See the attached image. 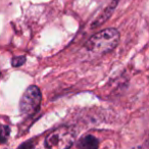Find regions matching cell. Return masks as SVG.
I'll return each instance as SVG.
<instances>
[{
  "label": "cell",
  "mask_w": 149,
  "mask_h": 149,
  "mask_svg": "<svg viewBox=\"0 0 149 149\" xmlns=\"http://www.w3.org/2000/svg\"><path fill=\"white\" fill-rule=\"evenodd\" d=\"M120 41V33L118 30L110 28L98 32L93 35L86 44V48L89 51L98 54L107 53L116 47Z\"/></svg>",
  "instance_id": "1"
},
{
  "label": "cell",
  "mask_w": 149,
  "mask_h": 149,
  "mask_svg": "<svg viewBox=\"0 0 149 149\" xmlns=\"http://www.w3.org/2000/svg\"><path fill=\"white\" fill-rule=\"evenodd\" d=\"M76 132L70 127H60L47 136L45 146L47 149H70L76 141Z\"/></svg>",
  "instance_id": "2"
},
{
  "label": "cell",
  "mask_w": 149,
  "mask_h": 149,
  "mask_svg": "<svg viewBox=\"0 0 149 149\" xmlns=\"http://www.w3.org/2000/svg\"><path fill=\"white\" fill-rule=\"evenodd\" d=\"M42 95L39 88L34 85L30 86L25 91L21 99V103H19L21 112L26 116L35 114L39 110Z\"/></svg>",
  "instance_id": "3"
},
{
  "label": "cell",
  "mask_w": 149,
  "mask_h": 149,
  "mask_svg": "<svg viewBox=\"0 0 149 149\" xmlns=\"http://www.w3.org/2000/svg\"><path fill=\"white\" fill-rule=\"evenodd\" d=\"M98 145L99 142L97 138L92 135H87L78 141L74 149H98Z\"/></svg>",
  "instance_id": "4"
},
{
  "label": "cell",
  "mask_w": 149,
  "mask_h": 149,
  "mask_svg": "<svg viewBox=\"0 0 149 149\" xmlns=\"http://www.w3.org/2000/svg\"><path fill=\"white\" fill-rule=\"evenodd\" d=\"M9 134H10L9 127L4 126V125H0V143L5 142L8 139Z\"/></svg>",
  "instance_id": "5"
},
{
  "label": "cell",
  "mask_w": 149,
  "mask_h": 149,
  "mask_svg": "<svg viewBox=\"0 0 149 149\" xmlns=\"http://www.w3.org/2000/svg\"><path fill=\"white\" fill-rule=\"evenodd\" d=\"M26 61L25 56H19V57H15L13 58V66H21L22 64H24Z\"/></svg>",
  "instance_id": "6"
}]
</instances>
